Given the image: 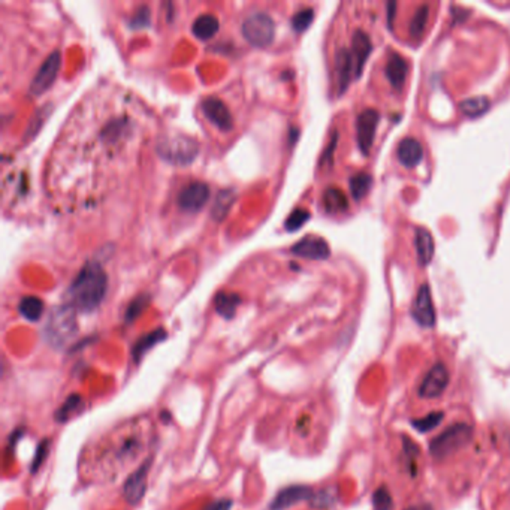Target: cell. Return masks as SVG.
Masks as SVG:
<instances>
[{
	"mask_svg": "<svg viewBox=\"0 0 510 510\" xmlns=\"http://www.w3.org/2000/svg\"><path fill=\"white\" fill-rule=\"evenodd\" d=\"M108 280L102 266L98 262H88L78 272L75 280L68 289L69 305L75 310L90 313L98 309L107 295Z\"/></svg>",
	"mask_w": 510,
	"mask_h": 510,
	"instance_id": "cell-1",
	"label": "cell"
},
{
	"mask_svg": "<svg viewBox=\"0 0 510 510\" xmlns=\"http://www.w3.org/2000/svg\"><path fill=\"white\" fill-rule=\"evenodd\" d=\"M78 325L75 318V309L69 304L55 307L48 316L44 328V335L53 347H63L77 335Z\"/></svg>",
	"mask_w": 510,
	"mask_h": 510,
	"instance_id": "cell-2",
	"label": "cell"
},
{
	"mask_svg": "<svg viewBox=\"0 0 510 510\" xmlns=\"http://www.w3.org/2000/svg\"><path fill=\"white\" fill-rule=\"evenodd\" d=\"M473 439V426L459 422L446 428L430 443V453L435 461H443L467 446Z\"/></svg>",
	"mask_w": 510,
	"mask_h": 510,
	"instance_id": "cell-3",
	"label": "cell"
},
{
	"mask_svg": "<svg viewBox=\"0 0 510 510\" xmlns=\"http://www.w3.org/2000/svg\"><path fill=\"white\" fill-rule=\"evenodd\" d=\"M198 153V142L188 135L166 136L157 144V155L173 165H189L196 159Z\"/></svg>",
	"mask_w": 510,
	"mask_h": 510,
	"instance_id": "cell-4",
	"label": "cell"
},
{
	"mask_svg": "<svg viewBox=\"0 0 510 510\" xmlns=\"http://www.w3.org/2000/svg\"><path fill=\"white\" fill-rule=\"evenodd\" d=\"M241 31L250 45L265 48L274 39V21L268 14L255 12L242 23Z\"/></svg>",
	"mask_w": 510,
	"mask_h": 510,
	"instance_id": "cell-5",
	"label": "cell"
},
{
	"mask_svg": "<svg viewBox=\"0 0 510 510\" xmlns=\"http://www.w3.org/2000/svg\"><path fill=\"white\" fill-rule=\"evenodd\" d=\"M449 380H450V376H449L448 367L444 366L443 362H437L430 370H428V373L425 374L424 380L420 382L419 395L425 400L439 398V396L446 391Z\"/></svg>",
	"mask_w": 510,
	"mask_h": 510,
	"instance_id": "cell-6",
	"label": "cell"
},
{
	"mask_svg": "<svg viewBox=\"0 0 510 510\" xmlns=\"http://www.w3.org/2000/svg\"><path fill=\"white\" fill-rule=\"evenodd\" d=\"M60 53L54 51L48 55L47 60L42 63V66L39 68L38 74L35 78L31 79L30 84V94L31 96H39L45 93L48 88L51 87L54 79L58 78L59 69H60Z\"/></svg>",
	"mask_w": 510,
	"mask_h": 510,
	"instance_id": "cell-7",
	"label": "cell"
},
{
	"mask_svg": "<svg viewBox=\"0 0 510 510\" xmlns=\"http://www.w3.org/2000/svg\"><path fill=\"white\" fill-rule=\"evenodd\" d=\"M150 467H151V458H149L145 463H142L140 468L129 476L127 481L125 482L123 496L129 505H138L145 496Z\"/></svg>",
	"mask_w": 510,
	"mask_h": 510,
	"instance_id": "cell-8",
	"label": "cell"
},
{
	"mask_svg": "<svg viewBox=\"0 0 510 510\" xmlns=\"http://www.w3.org/2000/svg\"><path fill=\"white\" fill-rule=\"evenodd\" d=\"M377 123L379 114L376 110L362 111L358 117V121H356V136H358V145L362 155L368 156L371 147H373Z\"/></svg>",
	"mask_w": 510,
	"mask_h": 510,
	"instance_id": "cell-9",
	"label": "cell"
},
{
	"mask_svg": "<svg viewBox=\"0 0 510 510\" xmlns=\"http://www.w3.org/2000/svg\"><path fill=\"white\" fill-rule=\"evenodd\" d=\"M411 314L413 319H415L420 327L433 328L435 325V310L431 298V290L426 283L418 290L416 299L411 307Z\"/></svg>",
	"mask_w": 510,
	"mask_h": 510,
	"instance_id": "cell-10",
	"label": "cell"
},
{
	"mask_svg": "<svg viewBox=\"0 0 510 510\" xmlns=\"http://www.w3.org/2000/svg\"><path fill=\"white\" fill-rule=\"evenodd\" d=\"M209 199V189L205 183L195 181L186 186L178 196V205L184 212H199Z\"/></svg>",
	"mask_w": 510,
	"mask_h": 510,
	"instance_id": "cell-11",
	"label": "cell"
},
{
	"mask_svg": "<svg viewBox=\"0 0 510 510\" xmlns=\"http://www.w3.org/2000/svg\"><path fill=\"white\" fill-rule=\"evenodd\" d=\"M313 491L307 485H290V487L283 488L277 496L274 497L270 505V510H286L292 507L299 501L311 500Z\"/></svg>",
	"mask_w": 510,
	"mask_h": 510,
	"instance_id": "cell-12",
	"label": "cell"
},
{
	"mask_svg": "<svg viewBox=\"0 0 510 510\" xmlns=\"http://www.w3.org/2000/svg\"><path fill=\"white\" fill-rule=\"evenodd\" d=\"M202 112L212 123L223 132H229L233 126V120L228 107L217 98H208L202 102Z\"/></svg>",
	"mask_w": 510,
	"mask_h": 510,
	"instance_id": "cell-13",
	"label": "cell"
},
{
	"mask_svg": "<svg viewBox=\"0 0 510 510\" xmlns=\"http://www.w3.org/2000/svg\"><path fill=\"white\" fill-rule=\"evenodd\" d=\"M290 252L295 256L313 259V261H323L329 257L331 250L328 242L320 237H305L290 248Z\"/></svg>",
	"mask_w": 510,
	"mask_h": 510,
	"instance_id": "cell-14",
	"label": "cell"
},
{
	"mask_svg": "<svg viewBox=\"0 0 510 510\" xmlns=\"http://www.w3.org/2000/svg\"><path fill=\"white\" fill-rule=\"evenodd\" d=\"M371 39L370 36L362 30H356L352 38V59H353V68H355V77H359L366 64L368 55L371 53Z\"/></svg>",
	"mask_w": 510,
	"mask_h": 510,
	"instance_id": "cell-15",
	"label": "cell"
},
{
	"mask_svg": "<svg viewBox=\"0 0 510 510\" xmlns=\"http://www.w3.org/2000/svg\"><path fill=\"white\" fill-rule=\"evenodd\" d=\"M335 72H337V84H338V93L342 94L347 86H349L350 79L353 77V59L352 53L346 48L338 50L335 55Z\"/></svg>",
	"mask_w": 510,
	"mask_h": 510,
	"instance_id": "cell-16",
	"label": "cell"
},
{
	"mask_svg": "<svg viewBox=\"0 0 510 510\" xmlns=\"http://www.w3.org/2000/svg\"><path fill=\"white\" fill-rule=\"evenodd\" d=\"M396 156H398L403 166L415 168L424 157V149L419 141L413 140V138H404L396 149Z\"/></svg>",
	"mask_w": 510,
	"mask_h": 510,
	"instance_id": "cell-17",
	"label": "cell"
},
{
	"mask_svg": "<svg viewBox=\"0 0 510 510\" xmlns=\"http://www.w3.org/2000/svg\"><path fill=\"white\" fill-rule=\"evenodd\" d=\"M407 72H409L407 62L404 60V58H401L398 53L392 51L390 54V58H387V63H386V77L387 79H390L391 86L396 88V90H400V88L404 86V83H406Z\"/></svg>",
	"mask_w": 510,
	"mask_h": 510,
	"instance_id": "cell-18",
	"label": "cell"
},
{
	"mask_svg": "<svg viewBox=\"0 0 510 510\" xmlns=\"http://www.w3.org/2000/svg\"><path fill=\"white\" fill-rule=\"evenodd\" d=\"M415 247L418 253V261L420 265H428L434 256V240L430 231L425 228H418L415 232Z\"/></svg>",
	"mask_w": 510,
	"mask_h": 510,
	"instance_id": "cell-19",
	"label": "cell"
},
{
	"mask_svg": "<svg viewBox=\"0 0 510 510\" xmlns=\"http://www.w3.org/2000/svg\"><path fill=\"white\" fill-rule=\"evenodd\" d=\"M165 338H166V333H165V331L162 329V328H160V329H156V331H153V333H150V334H147V335L141 337V338L138 340V342L135 343L133 349H132V358H133V361H135L136 364L140 362L141 358H142V356H144L145 353H147L149 350H151L153 347H155L156 344H159V343L164 342Z\"/></svg>",
	"mask_w": 510,
	"mask_h": 510,
	"instance_id": "cell-20",
	"label": "cell"
},
{
	"mask_svg": "<svg viewBox=\"0 0 510 510\" xmlns=\"http://www.w3.org/2000/svg\"><path fill=\"white\" fill-rule=\"evenodd\" d=\"M83 407H84V400L81 398V395L72 394V395L68 396L66 401L62 404L60 409L55 410L54 418L59 424H64V422H68V420L74 418L77 413L83 410Z\"/></svg>",
	"mask_w": 510,
	"mask_h": 510,
	"instance_id": "cell-21",
	"label": "cell"
},
{
	"mask_svg": "<svg viewBox=\"0 0 510 510\" xmlns=\"http://www.w3.org/2000/svg\"><path fill=\"white\" fill-rule=\"evenodd\" d=\"M241 299L238 295L231 294V292H220L217 294L214 298V307L216 311L223 316L225 319H232L235 316L237 307L240 305Z\"/></svg>",
	"mask_w": 510,
	"mask_h": 510,
	"instance_id": "cell-22",
	"label": "cell"
},
{
	"mask_svg": "<svg viewBox=\"0 0 510 510\" xmlns=\"http://www.w3.org/2000/svg\"><path fill=\"white\" fill-rule=\"evenodd\" d=\"M192 30L198 39H209L217 34L218 20L212 14H204L195 20Z\"/></svg>",
	"mask_w": 510,
	"mask_h": 510,
	"instance_id": "cell-23",
	"label": "cell"
},
{
	"mask_svg": "<svg viewBox=\"0 0 510 510\" xmlns=\"http://www.w3.org/2000/svg\"><path fill=\"white\" fill-rule=\"evenodd\" d=\"M18 311L24 319L30 322H38L44 314V303L38 296L23 298L18 305Z\"/></svg>",
	"mask_w": 510,
	"mask_h": 510,
	"instance_id": "cell-24",
	"label": "cell"
},
{
	"mask_svg": "<svg viewBox=\"0 0 510 510\" xmlns=\"http://www.w3.org/2000/svg\"><path fill=\"white\" fill-rule=\"evenodd\" d=\"M323 205L328 213H342L347 208V198L342 190L328 189L323 195Z\"/></svg>",
	"mask_w": 510,
	"mask_h": 510,
	"instance_id": "cell-25",
	"label": "cell"
},
{
	"mask_svg": "<svg viewBox=\"0 0 510 510\" xmlns=\"http://www.w3.org/2000/svg\"><path fill=\"white\" fill-rule=\"evenodd\" d=\"M233 199H235V196H233V193L231 190H222L220 193H218L216 198V204L213 205V209H212V216L214 220L220 222L226 216H228L229 209L233 204Z\"/></svg>",
	"mask_w": 510,
	"mask_h": 510,
	"instance_id": "cell-26",
	"label": "cell"
},
{
	"mask_svg": "<svg viewBox=\"0 0 510 510\" xmlns=\"http://www.w3.org/2000/svg\"><path fill=\"white\" fill-rule=\"evenodd\" d=\"M428 17H430V10H428L426 5H422L418 8V11L413 15V18L410 21V36L415 39H420L424 35Z\"/></svg>",
	"mask_w": 510,
	"mask_h": 510,
	"instance_id": "cell-27",
	"label": "cell"
},
{
	"mask_svg": "<svg viewBox=\"0 0 510 510\" xmlns=\"http://www.w3.org/2000/svg\"><path fill=\"white\" fill-rule=\"evenodd\" d=\"M489 108V101L485 96H477L461 102V111L468 117H479Z\"/></svg>",
	"mask_w": 510,
	"mask_h": 510,
	"instance_id": "cell-28",
	"label": "cell"
},
{
	"mask_svg": "<svg viewBox=\"0 0 510 510\" xmlns=\"http://www.w3.org/2000/svg\"><path fill=\"white\" fill-rule=\"evenodd\" d=\"M371 188V177L366 173H358L350 178V192L356 201H361Z\"/></svg>",
	"mask_w": 510,
	"mask_h": 510,
	"instance_id": "cell-29",
	"label": "cell"
},
{
	"mask_svg": "<svg viewBox=\"0 0 510 510\" xmlns=\"http://www.w3.org/2000/svg\"><path fill=\"white\" fill-rule=\"evenodd\" d=\"M442 420H443L442 413H431V415H428L425 418L413 420V426H415L416 430L420 433H428V431L434 430L437 425H440Z\"/></svg>",
	"mask_w": 510,
	"mask_h": 510,
	"instance_id": "cell-30",
	"label": "cell"
},
{
	"mask_svg": "<svg viewBox=\"0 0 510 510\" xmlns=\"http://www.w3.org/2000/svg\"><path fill=\"white\" fill-rule=\"evenodd\" d=\"M309 218H310V213L307 212V209L298 208V209H295V212L289 216V218H288L286 223H285V228L289 232H295V231H298L299 228H301V226L307 220H309Z\"/></svg>",
	"mask_w": 510,
	"mask_h": 510,
	"instance_id": "cell-31",
	"label": "cell"
},
{
	"mask_svg": "<svg viewBox=\"0 0 510 510\" xmlns=\"http://www.w3.org/2000/svg\"><path fill=\"white\" fill-rule=\"evenodd\" d=\"M373 506L374 510H391L392 509V497L386 488H379L373 494Z\"/></svg>",
	"mask_w": 510,
	"mask_h": 510,
	"instance_id": "cell-32",
	"label": "cell"
},
{
	"mask_svg": "<svg viewBox=\"0 0 510 510\" xmlns=\"http://www.w3.org/2000/svg\"><path fill=\"white\" fill-rule=\"evenodd\" d=\"M150 303V298L149 296H138L135 298L133 301L131 303V305L127 307V311H126V320L127 322H133L138 316H140L145 307H147V304Z\"/></svg>",
	"mask_w": 510,
	"mask_h": 510,
	"instance_id": "cell-33",
	"label": "cell"
},
{
	"mask_svg": "<svg viewBox=\"0 0 510 510\" xmlns=\"http://www.w3.org/2000/svg\"><path fill=\"white\" fill-rule=\"evenodd\" d=\"M313 18H314L313 10H303L295 14V17L292 18V26L296 31H304L305 29H309Z\"/></svg>",
	"mask_w": 510,
	"mask_h": 510,
	"instance_id": "cell-34",
	"label": "cell"
},
{
	"mask_svg": "<svg viewBox=\"0 0 510 510\" xmlns=\"http://www.w3.org/2000/svg\"><path fill=\"white\" fill-rule=\"evenodd\" d=\"M48 448H50V442L48 440H42L39 443V446L36 448V453H35V458H34V463H31V473H36L40 466L44 464V461L48 455Z\"/></svg>",
	"mask_w": 510,
	"mask_h": 510,
	"instance_id": "cell-35",
	"label": "cell"
},
{
	"mask_svg": "<svg viewBox=\"0 0 510 510\" xmlns=\"http://www.w3.org/2000/svg\"><path fill=\"white\" fill-rule=\"evenodd\" d=\"M150 24V12L147 8H140L133 15V18L131 20V27L133 29H141L144 26H149Z\"/></svg>",
	"mask_w": 510,
	"mask_h": 510,
	"instance_id": "cell-36",
	"label": "cell"
},
{
	"mask_svg": "<svg viewBox=\"0 0 510 510\" xmlns=\"http://www.w3.org/2000/svg\"><path fill=\"white\" fill-rule=\"evenodd\" d=\"M232 509V500L229 498H222L216 500L212 505H208L205 510H231Z\"/></svg>",
	"mask_w": 510,
	"mask_h": 510,
	"instance_id": "cell-37",
	"label": "cell"
},
{
	"mask_svg": "<svg viewBox=\"0 0 510 510\" xmlns=\"http://www.w3.org/2000/svg\"><path fill=\"white\" fill-rule=\"evenodd\" d=\"M406 510H433L428 505H416V506H411V507H407Z\"/></svg>",
	"mask_w": 510,
	"mask_h": 510,
	"instance_id": "cell-38",
	"label": "cell"
}]
</instances>
